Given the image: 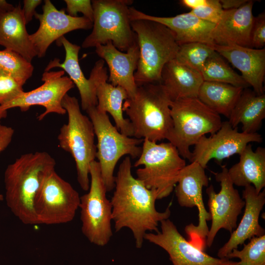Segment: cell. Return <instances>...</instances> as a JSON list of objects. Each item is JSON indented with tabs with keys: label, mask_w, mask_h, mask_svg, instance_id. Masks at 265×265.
Segmentation results:
<instances>
[{
	"label": "cell",
	"mask_w": 265,
	"mask_h": 265,
	"mask_svg": "<svg viewBox=\"0 0 265 265\" xmlns=\"http://www.w3.org/2000/svg\"><path fill=\"white\" fill-rule=\"evenodd\" d=\"M265 118V94L258 95L244 88L230 115L228 122L233 128L242 125V132L256 133Z\"/></svg>",
	"instance_id": "obj_28"
},
{
	"label": "cell",
	"mask_w": 265,
	"mask_h": 265,
	"mask_svg": "<svg viewBox=\"0 0 265 265\" xmlns=\"http://www.w3.org/2000/svg\"><path fill=\"white\" fill-rule=\"evenodd\" d=\"M161 231L147 233L146 239L163 249L173 265H222L227 258L213 257L193 245L169 219L160 222Z\"/></svg>",
	"instance_id": "obj_17"
},
{
	"label": "cell",
	"mask_w": 265,
	"mask_h": 265,
	"mask_svg": "<svg viewBox=\"0 0 265 265\" xmlns=\"http://www.w3.org/2000/svg\"><path fill=\"white\" fill-rule=\"evenodd\" d=\"M209 0H182L180 3L184 6L189 8L191 10H195L206 5Z\"/></svg>",
	"instance_id": "obj_41"
},
{
	"label": "cell",
	"mask_w": 265,
	"mask_h": 265,
	"mask_svg": "<svg viewBox=\"0 0 265 265\" xmlns=\"http://www.w3.org/2000/svg\"><path fill=\"white\" fill-rule=\"evenodd\" d=\"M89 176L88 191L80 196L81 232L90 243L104 246L113 235L112 205L106 197L107 191L98 161L91 163Z\"/></svg>",
	"instance_id": "obj_10"
},
{
	"label": "cell",
	"mask_w": 265,
	"mask_h": 265,
	"mask_svg": "<svg viewBox=\"0 0 265 265\" xmlns=\"http://www.w3.org/2000/svg\"><path fill=\"white\" fill-rule=\"evenodd\" d=\"M66 4V11L72 17H77V14L80 12L83 16L92 23L94 11L92 2L90 0H65Z\"/></svg>",
	"instance_id": "obj_37"
},
{
	"label": "cell",
	"mask_w": 265,
	"mask_h": 265,
	"mask_svg": "<svg viewBox=\"0 0 265 265\" xmlns=\"http://www.w3.org/2000/svg\"><path fill=\"white\" fill-rule=\"evenodd\" d=\"M253 4L254 1L249 0L238 8L223 10L212 31L213 44L250 48V34L254 18Z\"/></svg>",
	"instance_id": "obj_21"
},
{
	"label": "cell",
	"mask_w": 265,
	"mask_h": 265,
	"mask_svg": "<svg viewBox=\"0 0 265 265\" xmlns=\"http://www.w3.org/2000/svg\"><path fill=\"white\" fill-rule=\"evenodd\" d=\"M0 68L23 86L32 76L34 70L30 62L20 54L6 49L0 51Z\"/></svg>",
	"instance_id": "obj_31"
},
{
	"label": "cell",
	"mask_w": 265,
	"mask_h": 265,
	"mask_svg": "<svg viewBox=\"0 0 265 265\" xmlns=\"http://www.w3.org/2000/svg\"><path fill=\"white\" fill-rule=\"evenodd\" d=\"M170 110L172 127L166 139L182 157L191 161L190 147L206 134L217 132L222 123L221 117L197 98L172 101Z\"/></svg>",
	"instance_id": "obj_6"
},
{
	"label": "cell",
	"mask_w": 265,
	"mask_h": 265,
	"mask_svg": "<svg viewBox=\"0 0 265 265\" xmlns=\"http://www.w3.org/2000/svg\"><path fill=\"white\" fill-rule=\"evenodd\" d=\"M63 70L44 71L41 80L44 82L40 86L22 94L9 102L0 106V120L6 117L8 109L19 107L23 112L26 111L33 106H41L45 108L37 119L42 120L48 114L54 113L60 115L66 113L62 106V101L67 92L75 87L71 79L64 76Z\"/></svg>",
	"instance_id": "obj_13"
},
{
	"label": "cell",
	"mask_w": 265,
	"mask_h": 265,
	"mask_svg": "<svg viewBox=\"0 0 265 265\" xmlns=\"http://www.w3.org/2000/svg\"><path fill=\"white\" fill-rule=\"evenodd\" d=\"M222 265H242L239 262H234L227 259Z\"/></svg>",
	"instance_id": "obj_43"
},
{
	"label": "cell",
	"mask_w": 265,
	"mask_h": 265,
	"mask_svg": "<svg viewBox=\"0 0 265 265\" xmlns=\"http://www.w3.org/2000/svg\"><path fill=\"white\" fill-rule=\"evenodd\" d=\"M214 174L221 188L218 193L215 192L212 185L206 189L212 220L206 238V246L209 247L212 245L220 229H224L231 233L236 228L238 217L245 206V202L234 188L225 166L222 167L220 172Z\"/></svg>",
	"instance_id": "obj_14"
},
{
	"label": "cell",
	"mask_w": 265,
	"mask_h": 265,
	"mask_svg": "<svg viewBox=\"0 0 265 265\" xmlns=\"http://www.w3.org/2000/svg\"><path fill=\"white\" fill-rule=\"evenodd\" d=\"M56 44L63 46L65 52V59L62 63H60L59 59L57 58L51 60L45 71H50L55 67L62 69L68 74L79 91L82 109L86 111L89 108L96 106L97 99L95 84L90 77L88 79L85 78L79 64V53L80 47L72 43L64 36L56 40Z\"/></svg>",
	"instance_id": "obj_24"
},
{
	"label": "cell",
	"mask_w": 265,
	"mask_h": 265,
	"mask_svg": "<svg viewBox=\"0 0 265 265\" xmlns=\"http://www.w3.org/2000/svg\"><path fill=\"white\" fill-rule=\"evenodd\" d=\"M92 30L83 40V48L95 47L111 41L121 52L137 42L129 15L131 0H93Z\"/></svg>",
	"instance_id": "obj_8"
},
{
	"label": "cell",
	"mask_w": 265,
	"mask_h": 265,
	"mask_svg": "<svg viewBox=\"0 0 265 265\" xmlns=\"http://www.w3.org/2000/svg\"><path fill=\"white\" fill-rule=\"evenodd\" d=\"M226 258H238L242 265H265V235L252 238L241 250L233 249Z\"/></svg>",
	"instance_id": "obj_33"
},
{
	"label": "cell",
	"mask_w": 265,
	"mask_h": 265,
	"mask_svg": "<svg viewBox=\"0 0 265 265\" xmlns=\"http://www.w3.org/2000/svg\"><path fill=\"white\" fill-rule=\"evenodd\" d=\"M239 155V161L228 169L231 181L239 186L252 185L259 193L265 186V148L254 151L249 143Z\"/></svg>",
	"instance_id": "obj_27"
},
{
	"label": "cell",
	"mask_w": 265,
	"mask_h": 265,
	"mask_svg": "<svg viewBox=\"0 0 265 265\" xmlns=\"http://www.w3.org/2000/svg\"><path fill=\"white\" fill-rule=\"evenodd\" d=\"M14 6L5 0H0V11H8L13 9Z\"/></svg>",
	"instance_id": "obj_42"
},
{
	"label": "cell",
	"mask_w": 265,
	"mask_h": 265,
	"mask_svg": "<svg viewBox=\"0 0 265 265\" xmlns=\"http://www.w3.org/2000/svg\"><path fill=\"white\" fill-rule=\"evenodd\" d=\"M242 199L245 202L243 215L228 241L219 249V258H226L247 239L265 235V230L259 224L260 214L265 204V190L258 193L253 186H246L242 191Z\"/></svg>",
	"instance_id": "obj_22"
},
{
	"label": "cell",
	"mask_w": 265,
	"mask_h": 265,
	"mask_svg": "<svg viewBox=\"0 0 265 265\" xmlns=\"http://www.w3.org/2000/svg\"><path fill=\"white\" fill-rule=\"evenodd\" d=\"M43 13H35L34 17L39 20V26L29 34L39 58L44 57L50 45L65 34L77 29L92 28L93 23L82 17H72L66 13L65 9H57L50 0H44Z\"/></svg>",
	"instance_id": "obj_16"
},
{
	"label": "cell",
	"mask_w": 265,
	"mask_h": 265,
	"mask_svg": "<svg viewBox=\"0 0 265 265\" xmlns=\"http://www.w3.org/2000/svg\"><path fill=\"white\" fill-rule=\"evenodd\" d=\"M62 106L68 114V122L60 129L59 146L74 159L77 181L81 188L87 191L90 186V166L95 160L97 152L93 126L90 118L81 113L75 97L66 94Z\"/></svg>",
	"instance_id": "obj_5"
},
{
	"label": "cell",
	"mask_w": 265,
	"mask_h": 265,
	"mask_svg": "<svg viewBox=\"0 0 265 265\" xmlns=\"http://www.w3.org/2000/svg\"><path fill=\"white\" fill-rule=\"evenodd\" d=\"M201 74L204 81L227 83L243 89L249 86L215 51L206 60Z\"/></svg>",
	"instance_id": "obj_30"
},
{
	"label": "cell",
	"mask_w": 265,
	"mask_h": 265,
	"mask_svg": "<svg viewBox=\"0 0 265 265\" xmlns=\"http://www.w3.org/2000/svg\"><path fill=\"white\" fill-rule=\"evenodd\" d=\"M114 188L110 202L115 231L118 232L125 228L129 229L136 247L140 248L147 232H158L159 223L169 219L170 208L167 207L163 212L156 210V191L147 188L132 176L129 156H126L119 165L115 176Z\"/></svg>",
	"instance_id": "obj_1"
},
{
	"label": "cell",
	"mask_w": 265,
	"mask_h": 265,
	"mask_svg": "<svg viewBox=\"0 0 265 265\" xmlns=\"http://www.w3.org/2000/svg\"><path fill=\"white\" fill-rule=\"evenodd\" d=\"M204 80L201 73L178 61L175 58L163 67L161 83L172 101L197 98Z\"/></svg>",
	"instance_id": "obj_26"
},
{
	"label": "cell",
	"mask_w": 265,
	"mask_h": 265,
	"mask_svg": "<svg viewBox=\"0 0 265 265\" xmlns=\"http://www.w3.org/2000/svg\"><path fill=\"white\" fill-rule=\"evenodd\" d=\"M91 120L97 138L96 158L107 192L115 187L114 171L120 159L125 155L138 158L142 151L139 145L144 139L121 133L110 122L106 113L99 111L96 106L86 110Z\"/></svg>",
	"instance_id": "obj_9"
},
{
	"label": "cell",
	"mask_w": 265,
	"mask_h": 265,
	"mask_svg": "<svg viewBox=\"0 0 265 265\" xmlns=\"http://www.w3.org/2000/svg\"><path fill=\"white\" fill-rule=\"evenodd\" d=\"M14 133L12 128L3 125L0 122V154L9 145ZM3 199V195L0 194V201Z\"/></svg>",
	"instance_id": "obj_38"
},
{
	"label": "cell",
	"mask_w": 265,
	"mask_h": 265,
	"mask_svg": "<svg viewBox=\"0 0 265 265\" xmlns=\"http://www.w3.org/2000/svg\"><path fill=\"white\" fill-rule=\"evenodd\" d=\"M243 89L227 83L204 81L197 98L214 112L229 118Z\"/></svg>",
	"instance_id": "obj_29"
},
{
	"label": "cell",
	"mask_w": 265,
	"mask_h": 265,
	"mask_svg": "<svg viewBox=\"0 0 265 265\" xmlns=\"http://www.w3.org/2000/svg\"><path fill=\"white\" fill-rule=\"evenodd\" d=\"M105 63L102 59L96 61L89 76L95 85L96 108L100 112L110 114L116 128L121 133L132 137L133 130L132 123L129 119L124 117L123 114V102L128 99V93L122 87L107 82L108 75Z\"/></svg>",
	"instance_id": "obj_18"
},
{
	"label": "cell",
	"mask_w": 265,
	"mask_h": 265,
	"mask_svg": "<svg viewBox=\"0 0 265 265\" xmlns=\"http://www.w3.org/2000/svg\"><path fill=\"white\" fill-rule=\"evenodd\" d=\"M129 15L131 21L149 20L164 25L173 33L179 46L191 42L213 45L212 33L215 24L202 20L190 12L173 17H158L130 6Z\"/></svg>",
	"instance_id": "obj_19"
},
{
	"label": "cell",
	"mask_w": 265,
	"mask_h": 265,
	"mask_svg": "<svg viewBox=\"0 0 265 265\" xmlns=\"http://www.w3.org/2000/svg\"><path fill=\"white\" fill-rule=\"evenodd\" d=\"M248 0H220V3L223 10L237 9L247 2Z\"/></svg>",
	"instance_id": "obj_40"
},
{
	"label": "cell",
	"mask_w": 265,
	"mask_h": 265,
	"mask_svg": "<svg viewBox=\"0 0 265 265\" xmlns=\"http://www.w3.org/2000/svg\"><path fill=\"white\" fill-rule=\"evenodd\" d=\"M41 0H24L23 7L22 8L25 21L27 25L32 19L36 11V8L39 5Z\"/></svg>",
	"instance_id": "obj_39"
},
{
	"label": "cell",
	"mask_w": 265,
	"mask_h": 265,
	"mask_svg": "<svg viewBox=\"0 0 265 265\" xmlns=\"http://www.w3.org/2000/svg\"><path fill=\"white\" fill-rule=\"evenodd\" d=\"M177 184L175 195L179 205L186 208L196 207L198 210V224L195 225L191 223L185 228L188 241L194 246L205 251L209 231L207 221L211 219L204 206L202 196L203 187L209 185L205 169L196 162H191L182 170Z\"/></svg>",
	"instance_id": "obj_12"
},
{
	"label": "cell",
	"mask_w": 265,
	"mask_h": 265,
	"mask_svg": "<svg viewBox=\"0 0 265 265\" xmlns=\"http://www.w3.org/2000/svg\"><path fill=\"white\" fill-rule=\"evenodd\" d=\"M259 133L239 132L228 121L222 122L219 130L209 137L202 136L195 145L191 162H196L205 169L209 161L214 159L220 162L235 154L239 155L250 142H262Z\"/></svg>",
	"instance_id": "obj_15"
},
{
	"label": "cell",
	"mask_w": 265,
	"mask_h": 265,
	"mask_svg": "<svg viewBox=\"0 0 265 265\" xmlns=\"http://www.w3.org/2000/svg\"><path fill=\"white\" fill-rule=\"evenodd\" d=\"M223 11L219 0H209L206 5L189 12L202 20L215 25Z\"/></svg>",
	"instance_id": "obj_35"
},
{
	"label": "cell",
	"mask_w": 265,
	"mask_h": 265,
	"mask_svg": "<svg viewBox=\"0 0 265 265\" xmlns=\"http://www.w3.org/2000/svg\"><path fill=\"white\" fill-rule=\"evenodd\" d=\"M172 100L160 83L137 86L134 95L123 104L133 127V136L157 142L166 139L172 127Z\"/></svg>",
	"instance_id": "obj_3"
},
{
	"label": "cell",
	"mask_w": 265,
	"mask_h": 265,
	"mask_svg": "<svg viewBox=\"0 0 265 265\" xmlns=\"http://www.w3.org/2000/svg\"><path fill=\"white\" fill-rule=\"evenodd\" d=\"M20 3L8 11H0V45L30 62L37 53L28 33Z\"/></svg>",
	"instance_id": "obj_25"
},
{
	"label": "cell",
	"mask_w": 265,
	"mask_h": 265,
	"mask_svg": "<svg viewBox=\"0 0 265 265\" xmlns=\"http://www.w3.org/2000/svg\"><path fill=\"white\" fill-rule=\"evenodd\" d=\"M142 151L134 166L137 179L147 188L155 190L158 200L168 196L175 187L186 161L170 142L157 143L144 139Z\"/></svg>",
	"instance_id": "obj_7"
},
{
	"label": "cell",
	"mask_w": 265,
	"mask_h": 265,
	"mask_svg": "<svg viewBox=\"0 0 265 265\" xmlns=\"http://www.w3.org/2000/svg\"><path fill=\"white\" fill-rule=\"evenodd\" d=\"M24 92L23 85L0 68V106L9 102Z\"/></svg>",
	"instance_id": "obj_34"
},
{
	"label": "cell",
	"mask_w": 265,
	"mask_h": 265,
	"mask_svg": "<svg viewBox=\"0 0 265 265\" xmlns=\"http://www.w3.org/2000/svg\"><path fill=\"white\" fill-rule=\"evenodd\" d=\"M95 52L108 67L107 80L112 85L124 89L128 98L132 97L137 87L134 78L139 56L137 42L126 53L118 50L111 41L96 46Z\"/></svg>",
	"instance_id": "obj_20"
},
{
	"label": "cell",
	"mask_w": 265,
	"mask_h": 265,
	"mask_svg": "<svg viewBox=\"0 0 265 265\" xmlns=\"http://www.w3.org/2000/svg\"><path fill=\"white\" fill-rule=\"evenodd\" d=\"M54 159L46 152L21 155L4 172L5 201L13 214L23 224H38L35 198L49 174L54 170Z\"/></svg>",
	"instance_id": "obj_2"
},
{
	"label": "cell",
	"mask_w": 265,
	"mask_h": 265,
	"mask_svg": "<svg viewBox=\"0 0 265 265\" xmlns=\"http://www.w3.org/2000/svg\"><path fill=\"white\" fill-rule=\"evenodd\" d=\"M265 45V13L254 17L250 34V48L263 49Z\"/></svg>",
	"instance_id": "obj_36"
},
{
	"label": "cell",
	"mask_w": 265,
	"mask_h": 265,
	"mask_svg": "<svg viewBox=\"0 0 265 265\" xmlns=\"http://www.w3.org/2000/svg\"><path fill=\"white\" fill-rule=\"evenodd\" d=\"M212 45L200 42L181 45L175 59L201 73L206 60L214 52Z\"/></svg>",
	"instance_id": "obj_32"
},
{
	"label": "cell",
	"mask_w": 265,
	"mask_h": 265,
	"mask_svg": "<svg viewBox=\"0 0 265 265\" xmlns=\"http://www.w3.org/2000/svg\"><path fill=\"white\" fill-rule=\"evenodd\" d=\"M80 203L78 192L53 170L46 178L34 200L38 224L56 225L71 222Z\"/></svg>",
	"instance_id": "obj_11"
},
{
	"label": "cell",
	"mask_w": 265,
	"mask_h": 265,
	"mask_svg": "<svg viewBox=\"0 0 265 265\" xmlns=\"http://www.w3.org/2000/svg\"><path fill=\"white\" fill-rule=\"evenodd\" d=\"M131 25L139 52L134 74L137 86L161 83L163 67L175 58L179 49L173 33L164 25L149 20H132Z\"/></svg>",
	"instance_id": "obj_4"
},
{
	"label": "cell",
	"mask_w": 265,
	"mask_h": 265,
	"mask_svg": "<svg viewBox=\"0 0 265 265\" xmlns=\"http://www.w3.org/2000/svg\"><path fill=\"white\" fill-rule=\"evenodd\" d=\"M213 50L241 73V77L258 95L264 93L265 49L237 45H212Z\"/></svg>",
	"instance_id": "obj_23"
}]
</instances>
